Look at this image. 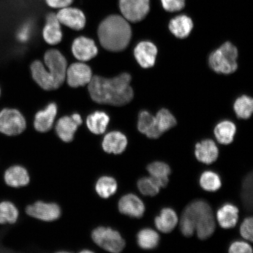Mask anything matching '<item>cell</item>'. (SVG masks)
<instances>
[{"label": "cell", "mask_w": 253, "mask_h": 253, "mask_svg": "<svg viewBox=\"0 0 253 253\" xmlns=\"http://www.w3.org/2000/svg\"><path fill=\"white\" fill-rule=\"evenodd\" d=\"M109 121V117L106 113L97 111L87 117L86 125L92 133L102 134L106 131Z\"/></svg>", "instance_id": "4316f807"}, {"label": "cell", "mask_w": 253, "mask_h": 253, "mask_svg": "<svg viewBox=\"0 0 253 253\" xmlns=\"http://www.w3.org/2000/svg\"><path fill=\"white\" fill-rule=\"evenodd\" d=\"M139 191L142 195L154 197L160 192V188L157 184L154 179L150 177L142 178L137 182Z\"/></svg>", "instance_id": "e575fe53"}, {"label": "cell", "mask_w": 253, "mask_h": 253, "mask_svg": "<svg viewBox=\"0 0 253 253\" xmlns=\"http://www.w3.org/2000/svg\"><path fill=\"white\" fill-rule=\"evenodd\" d=\"M72 51L78 61L86 62L97 55L98 49L93 40L87 37H80L73 42Z\"/></svg>", "instance_id": "4fadbf2b"}, {"label": "cell", "mask_w": 253, "mask_h": 253, "mask_svg": "<svg viewBox=\"0 0 253 253\" xmlns=\"http://www.w3.org/2000/svg\"><path fill=\"white\" fill-rule=\"evenodd\" d=\"M161 2L166 11L176 12L184 7L185 0H161Z\"/></svg>", "instance_id": "f35d334b"}, {"label": "cell", "mask_w": 253, "mask_h": 253, "mask_svg": "<svg viewBox=\"0 0 253 253\" xmlns=\"http://www.w3.org/2000/svg\"><path fill=\"white\" fill-rule=\"evenodd\" d=\"M44 62L48 74L60 87L66 80L67 61L62 53L56 49H50L44 55Z\"/></svg>", "instance_id": "52a82bcc"}, {"label": "cell", "mask_w": 253, "mask_h": 253, "mask_svg": "<svg viewBox=\"0 0 253 253\" xmlns=\"http://www.w3.org/2000/svg\"><path fill=\"white\" fill-rule=\"evenodd\" d=\"M120 212L126 216L134 218H140L145 212V206L137 196L127 194L120 199L119 202Z\"/></svg>", "instance_id": "9a60e30c"}, {"label": "cell", "mask_w": 253, "mask_h": 253, "mask_svg": "<svg viewBox=\"0 0 253 253\" xmlns=\"http://www.w3.org/2000/svg\"><path fill=\"white\" fill-rule=\"evenodd\" d=\"M83 123L79 114H74L71 116H65L60 119L56 126L57 135L61 140L65 142L74 140L78 126Z\"/></svg>", "instance_id": "8fae6325"}, {"label": "cell", "mask_w": 253, "mask_h": 253, "mask_svg": "<svg viewBox=\"0 0 253 253\" xmlns=\"http://www.w3.org/2000/svg\"><path fill=\"white\" fill-rule=\"evenodd\" d=\"M137 243L142 249L152 250L156 248L160 242V236L151 229H144L140 231L137 236Z\"/></svg>", "instance_id": "f1b7e54d"}, {"label": "cell", "mask_w": 253, "mask_h": 253, "mask_svg": "<svg viewBox=\"0 0 253 253\" xmlns=\"http://www.w3.org/2000/svg\"><path fill=\"white\" fill-rule=\"evenodd\" d=\"M123 17L128 22L137 23L146 17L150 11V0H120Z\"/></svg>", "instance_id": "ba28073f"}, {"label": "cell", "mask_w": 253, "mask_h": 253, "mask_svg": "<svg viewBox=\"0 0 253 253\" xmlns=\"http://www.w3.org/2000/svg\"><path fill=\"white\" fill-rule=\"evenodd\" d=\"M4 180L7 184L13 188L26 186L30 182V175L26 169L20 166H12L6 170Z\"/></svg>", "instance_id": "44dd1931"}, {"label": "cell", "mask_w": 253, "mask_h": 253, "mask_svg": "<svg viewBox=\"0 0 253 253\" xmlns=\"http://www.w3.org/2000/svg\"><path fill=\"white\" fill-rule=\"evenodd\" d=\"M199 183L201 187L208 192H215L221 186V179L216 172L208 170L202 174Z\"/></svg>", "instance_id": "d6a6232c"}, {"label": "cell", "mask_w": 253, "mask_h": 253, "mask_svg": "<svg viewBox=\"0 0 253 253\" xmlns=\"http://www.w3.org/2000/svg\"><path fill=\"white\" fill-rule=\"evenodd\" d=\"M180 228L183 235L186 237L192 236L195 231V224L191 218L185 213H182Z\"/></svg>", "instance_id": "8d00e7d4"}, {"label": "cell", "mask_w": 253, "mask_h": 253, "mask_svg": "<svg viewBox=\"0 0 253 253\" xmlns=\"http://www.w3.org/2000/svg\"><path fill=\"white\" fill-rule=\"evenodd\" d=\"M131 77L124 73L113 78L93 76L88 84V91L94 102L114 106H122L133 99Z\"/></svg>", "instance_id": "6da1fadb"}, {"label": "cell", "mask_w": 253, "mask_h": 253, "mask_svg": "<svg viewBox=\"0 0 253 253\" xmlns=\"http://www.w3.org/2000/svg\"><path fill=\"white\" fill-rule=\"evenodd\" d=\"M253 220L252 217L246 218L243 221L240 226V232L243 238L253 241Z\"/></svg>", "instance_id": "74e56055"}, {"label": "cell", "mask_w": 253, "mask_h": 253, "mask_svg": "<svg viewBox=\"0 0 253 253\" xmlns=\"http://www.w3.org/2000/svg\"><path fill=\"white\" fill-rule=\"evenodd\" d=\"M31 71L35 82L43 89L53 90L59 87L54 79L47 72L45 65L41 61H36L32 63Z\"/></svg>", "instance_id": "2e32d148"}, {"label": "cell", "mask_w": 253, "mask_h": 253, "mask_svg": "<svg viewBox=\"0 0 253 253\" xmlns=\"http://www.w3.org/2000/svg\"><path fill=\"white\" fill-rule=\"evenodd\" d=\"M234 110L237 118L242 119H249L253 112L252 98L245 95L238 98L234 104Z\"/></svg>", "instance_id": "4dcf8cb0"}, {"label": "cell", "mask_w": 253, "mask_h": 253, "mask_svg": "<svg viewBox=\"0 0 253 253\" xmlns=\"http://www.w3.org/2000/svg\"><path fill=\"white\" fill-rule=\"evenodd\" d=\"M229 252L230 253H252V246L248 243L242 241L233 242L230 245Z\"/></svg>", "instance_id": "ab89813d"}, {"label": "cell", "mask_w": 253, "mask_h": 253, "mask_svg": "<svg viewBox=\"0 0 253 253\" xmlns=\"http://www.w3.org/2000/svg\"><path fill=\"white\" fill-rule=\"evenodd\" d=\"M132 31L128 21L123 16H109L100 23L98 37L101 45L110 52H120L128 45Z\"/></svg>", "instance_id": "7a4b0ae2"}, {"label": "cell", "mask_w": 253, "mask_h": 253, "mask_svg": "<svg viewBox=\"0 0 253 253\" xmlns=\"http://www.w3.org/2000/svg\"><path fill=\"white\" fill-rule=\"evenodd\" d=\"M239 219V210L236 206L226 204L217 212V219L223 229H231L236 225Z\"/></svg>", "instance_id": "7402d4cb"}, {"label": "cell", "mask_w": 253, "mask_h": 253, "mask_svg": "<svg viewBox=\"0 0 253 253\" xmlns=\"http://www.w3.org/2000/svg\"><path fill=\"white\" fill-rule=\"evenodd\" d=\"M127 138L125 134L120 131L109 132L104 137L102 147L107 153L122 154L127 146Z\"/></svg>", "instance_id": "ffe728a7"}, {"label": "cell", "mask_w": 253, "mask_h": 253, "mask_svg": "<svg viewBox=\"0 0 253 253\" xmlns=\"http://www.w3.org/2000/svg\"><path fill=\"white\" fill-rule=\"evenodd\" d=\"M26 212L29 216L37 219L52 221L61 216V210L59 206L55 203L38 201L33 205L28 206Z\"/></svg>", "instance_id": "30bf717a"}, {"label": "cell", "mask_w": 253, "mask_h": 253, "mask_svg": "<svg viewBox=\"0 0 253 253\" xmlns=\"http://www.w3.org/2000/svg\"><path fill=\"white\" fill-rule=\"evenodd\" d=\"M95 189L101 198H109L117 191L118 183L112 177L102 176L98 179Z\"/></svg>", "instance_id": "f546056e"}, {"label": "cell", "mask_w": 253, "mask_h": 253, "mask_svg": "<svg viewBox=\"0 0 253 253\" xmlns=\"http://www.w3.org/2000/svg\"><path fill=\"white\" fill-rule=\"evenodd\" d=\"M61 24L76 31L84 29L86 25V17L81 9L71 7L60 9L56 14Z\"/></svg>", "instance_id": "7c38bea8"}, {"label": "cell", "mask_w": 253, "mask_h": 253, "mask_svg": "<svg viewBox=\"0 0 253 253\" xmlns=\"http://www.w3.org/2000/svg\"><path fill=\"white\" fill-rule=\"evenodd\" d=\"M242 197L247 210L251 211L253 205V174L249 173L243 181Z\"/></svg>", "instance_id": "d590c367"}, {"label": "cell", "mask_w": 253, "mask_h": 253, "mask_svg": "<svg viewBox=\"0 0 253 253\" xmlns=\"http://www.w3.org/2000/svg\"><path fill=\"white\" fill-rule=\"evenodd\" d=\"M195 154L200 162L211 164L217 159L219 150L213 140L207 139L195 145Z\"/></svg>", "instance_id": "ac0fdd59"}, {"label": "cell", "mask_w": 253, "mask_h": 253, "mask_svg": "<svg viewBox=\"0 0 253 253\" xmlns=\"http://www.w3.org/2000/svg\"><path fill=\"white\" fill-rule=\"evenodd\" d=\"M158 50L156 45L150 41H142L134 49V56L141 67L150 68L156 63Z\"/></svg>", "instance_id": "5bb4252c"}, {"label": "cell", "mask_w": 253, "mask_h": 253, "mask_svg": "<svg viewBox=\"0 0 253 253\" xmlns=\"http://www.w3.org/2000/svg\"><path fill=\"white\" fill-rule=\"evenodd\" d=\"M91 237L96 245L111 253L121 252L126 245L125 240L118 231L109 227H97L93 231Z\"/></svg>", "instance_id": "5b68a950"}, {"label": "cell", "mask_w": 253, "mask_h": 253, "mask_svg": "<svg viewBox=\"0 0 253 253\" xmlns=\"http://www.w3.org/2000/svg\"><path fill=\"white\" fill-rule=\"evenodd\" d=\"M93 76L87 65L83 62L73 63L67 68L66 79L69 86L77 88L89 84Z\"/></svg>", "instance_id": "9c48e42d"}, {"label": "cell", "mask_w": 253, "mask_h": 253, "mask_svg": "<svg viewBox=\"0 0 253 253\" xmlns=\"http://www.w3.org/2000/svg\"><path fill=\"white\" fill-rule=\"evenodd\" d=\"M178 218L172 209L164 208L155 219V224L160 232L168 233L171 232L178 223Z\"/></svg>", "instance_id": "cb8c5ba5"}, {"label": "cell", "mask_w": 253, "mask_h": 253, "mask_svg": "<svg viewBox=\"0 0 253 253\" xmlns=\"http://www.w3.org/2000/svg\"><path fill=\"white\" fill-rule=\"evenodd\" d=\"M42 34L43 39L49 45H55L61 42L62 32L61 23L57 18L56 14L50 13L47 16Z\"/></svg>", "instance_id": "d6986e66"}, {"label": "cell", "mask_w": 253, "mask_h": 253, "mask_svg": "<svg viewBox=\"0 0 253 253\" xmlns=\"http://www.w3.org/2000/svg\"><path fill=\"white\" fill-rule=\"evenodd\" d=\"M194 24L191 18L185 15L177 16L170 20L169 30L178 39H185L191 34Z\"/></svg>", "instance_id": "d4e9b609"}, {"label": "cell", "mask_w": 253, "mask_h": 253, "mask_svg": "<svg viewBox=\"0 0 253 253\" xmlns=\"http://www.w3.org/2000/svg\"><path fill=\"white\" fill-rule=\"evenodd\" d=\"M31 33L30 27L28 25H23V27L21 28L20 31H18L17 34L18 39L22 42H25L27 41L28 38L30 37Z\"/></svg>", "instance_id": "b9f144b4"}, {"label": "cell", "mask_w": 253, "mask_h": 253, "mask_svg": "<svg viewBox=\"0 0 253 253\" xmlns=\"http://www.w3.org/2000/svg\"><path fill=\"white\" fill-rule=\"evenodd\" d=\"M27 127L26 120L17 109L4 108L0 111V132L8 136L20 134Z\"/></svg>", "instance_id": "8992f818"}, {"label": "cell", "mask_w": 253, "mask_h": 253, "mask_svg": "<svg viewBox=\"0 0 253 253\" xmlns=\"http://www.w3.org/2000/svg\"><path fill=\"white\" fill-rule=\"evenodd\" d=\"M156 125L161 133L169 130L176 125V120L169 110L161 109L156 117Z\"/></svg>", "instance_id": "836d02e7"}, {"label": "cell", "mask_w": 253, "mask_h": 253, "mask_svg": "<svg viewBox=\"0 0 253 253\" xmlns=\"http://www.w3.org/2000/svg\"><path fill=\"white\" fill-rule=\"evenodd\" d=\"M138 129L150 138H158L163 134L157 127L156 118L147 111H142L139 115Z\"/></svg>", "instance_id": "603a6c76"}, {"label": "cell", "mask_w": 253, "mask_h": 253, "mask_svg": "<svg viewBox=\"0 0 253 253\" xmlns=\"http://www.w3.org/2000/svg\"><path fill=\"white\" fill-rule=\"evenodd\" d=\"M236 132V127L233 123L223 121L219 123L214 128V133L219 143L228 145L233 141Z\"/></svg>", "instance_id": "83f0119b"}, {"label": "cell", "mask_w": 253, "mask_h": 253, "mask_svg": "<svg viewBox=\"0 0 253 253\" xmlns=\"http://www.w3.org/2000/svg\"><path fill=\"white\" fill-rule=\"evenodd\" d=\"M1 88H0V97H1Z\"/></svg>", "instance_id": "7bdbcfd3"}, {"label": "cell", "mask_w": 253, "mask_h": 253, "mask_svg": "<svg viewBox=\"0 0 253 253\" xmlns=\"http://www.w3.org/2000/svg\"><path fill=\"white\" fill-rule=\"evenodd\" d=\"M57 110L56 104L51 103L45 109L36 114L34 126L37 131L46 132L51 129L57 115Z\"/></svg>", "instance_id": "e0dca14e"}, {"label": "cell", "mask_w": 253, "mask_h": 253, "mask_svg": "<svg viewBox=\"0 0 253 253\" xmlns=\"http://www.w3.org/2000/svg\"><path fill=\"white\" fill-rule=\"evenodd\" d=\"M238 50L230 42L223 44L219 48L211 53L209 58L210 67L217 74H233L237 69Z\"/></svg>", "instance_id": "277c9868"}, {"label": "cell", "mask_w": 253, "mask_h": 253, "mask_svg": "<svg viewBox=\"0 0 253 253\" xmlns=\"http://www.w3.org/2000/svg\"><path fill=\"white\" fill-rule=\"evenodd\" d=\"M183 213L194 221L195 230L201 240H205L212 235L216 224L211 206L203 200L192 202L186 207Z\"/></svg>", "instance_id": "3957f363"}, {"label": "cell", "mask_w": 253, "mask_h": 253, "mask_svg": "<svg viewBox=\"0 0 253 253\" xmlns=\"http://www.w3.org/2000/svg\"><path fill=\"white\" fill-rule=\"evenodd\" d=\"M147 170L151 177L161 188H165L169 182V176L170 173V169L167 164L161 161H156L149 164Z\"/></svg>", "instance_id": "484cf974"}, {"label": "cell", "mask_w": 253, "mask_h": 253, "mask_svg": "<svg viewBox=\"0 0 253 253\" xmlns=\"http://www.w3.org/2000/svg\"><path fill=\"white\" fill-rule=\"evenodd\" d=\"M19 212L17 208L10 202L0 203V224H14L17 221Z\"/></svg>", "instance_id": "1f68e13d"}, {"label": "cell", "mask_w": 253, "mask_h": 253, "mask_svg": "<svg viewBox=\"0 0 253 253\" xmlns=\"http://www.w3.org/2000/svg\"><path fill=\"white\" fill-rule=\"evenodd\" d=\"M74 0H46L47 4L53 8L62 9L69 7Z\"/></svg>", "instance_id": "60d3db41"}]
</instances>
